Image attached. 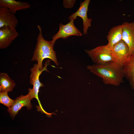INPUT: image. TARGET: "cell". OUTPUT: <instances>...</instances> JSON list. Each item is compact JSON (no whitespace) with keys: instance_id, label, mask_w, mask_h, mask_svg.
<instances>
[{"instance_id":"obj_1","label":"cell","mask_w":134,"mask_h":134,"mask_svg":"<svg viewBox=\"0 0 134 134\" xmlns=\"http://www.w3.org/2000/svg\"><path fill=\"white\" fill-rule=\"evenodd\" d=\"M87 67L91 72L101 78L105 84L117 86L123 82V67L113 62L102 65L94 64Z\"/></svg>"},{"instance_id":"obj_2","label":"cell","mask_w":134,"mask_h":134,"mask_svg":"<svg viewBox=\"0 0 134 134\" xmlns=\"http://www.w3.org/2000/svg\"><path fill=\"white\" fill-rule=\"evenodd\" d=\"M37 28L39 32L31 61L37 62V65L40 70L43 69L42 62L43 60L46 58L51 60L56 65L58 66L59 64L51 41L45 39L43 36L41 27L38 25Z\"/></svg>"},{"instance_id":"obj_3","label":"cell","mask_w":134,"mask_h":134,"mask_svg":"<svg viewBox=\"0 0 134 134\" xmlns=\"http://www.w3.org/2000/svg\"><path fill=\"white\" fill-rule=\"evenodd\" d=\"M49 64V62L47 61L45 63L43 69L41 70L39 69L37 64H34L33 67L30 69L31 74L30 76V83L33 85V87L32 89H28L29 92L31 94L33 98H36L39 104V106L37 107L39 109H41L43 108L40 103L38 94L40 88L44 86L43 84L40 82L39 76L44 71L49 72L47 67Z\"/></svg>"},{"instance_id":"obj_4","label":"cell","mask_w":134,"mask_h":134,"mask_svg":"<svg viewBox=\"0 0 134 134\" xmlns=\"http://www.w3.org/2000/svg\"><path fill=\"white\" fill-rule=\"evenodd\" d=\"M84 51L95 64L102 65L113 62L111 50L106 45L99 46L91 50L85 49Z\"/></svg>"},{"instance_id":"obj_5","label":"cell","mask_w":134,"mask_h":134,"mask_svg":"<svg viewBox=\"0 0 134 134\" xmlns=\"http://www.w3.org/2000/svg\"><path fill=\"white\" fill-rule=\"evenodd\" d=\"M111 53L113 62L123 67L130 55L128 45L122 40L114 46Z\"/></svg>"},{"instance_id":"obj_6","label":"cell","mask_w":134,"mask_h":134,"mask_svg":"<svg viewBox=\"0 0 134 134\" xmlns=\"http://www.w3.org/2000/svg\"><path fill=\"white\" fill-rule=\"evenodd\" d=\"M74 22V20H72L65 25L61 23L59 24L58 32L52 37L51 42L54 46L56 41L58 39H65L72 35L80 36L82 35L81 31L75 26Z\"/></svg>"},{"instance_id":"obj_7","label":"cell","mask_w":134,"mask_h":134,"mask_svg":"<svg viewBox=\"0 0 134 134\" xmlns=\"http://www.w3.org/2000/svg\"><path fill=\"white\" fill-rule=\"evenodd\" d=\"M90 1V0H85L81 1L78 9L76 12L70 15L68 18L69 21L77 19L78 16L82 18L83 20L84 35L87 34L88 30L91 26L92 19H89L87 16L88 7Z\"/></svg>"},{"instance_id":"obj_8","label":"cell","mask_w":134,"mask_h":134,"mask_svg":"<svg viewBox=\"0 0 134 134\" xmlns=\"http://www.w3.org/2000/svg\"><path fill=\"white\" fill-rule=\"evenodd\" d=\"M33 98L32 95L29 92L27 95H22L17 97L11 106L8 108V112L11 117L14 118L22 107L25 106L28 109H31L32 105L31 101Z\"/></svg>"},{"instance_id":"obj_9","label":"cell","mask_w":134,"mask_h":134,"mask_svg":"<svg viewBox=\"0 0 134 134\" xmlns=\"http://www.w3.org/2000/svg\"><path fill=\"white\" fill-rule=\"evenodd\" d=\"M18 23V20L15 14L9 9L0 7V28L9 27L13 29H16Z\"/></svg>"},{"instance_id":"obj_10","label":"cell","mask_w":134,"mask_h":134,"mask_svg":"<svg viewBox=\"0 0 134 134\" xmlns=\"http://www.w3.org/2000/svg\"><path fill=\"white\" fill-rule=\"evenodd\" d=\"M122 25V40L128 45L131 54L134 53V21L131 23L125 22Z\"/></svg>"},{"instance_id":"obj_11","label":"cell","mask_w":134,"mask_h":134,"mask_svg":"<svg viewBox=\"0 0 134 134\" xmlns=\"http://www.w3.org/2000/svg\"><path fill=\"white\" fill-rule=\"evenodd\" d=\"M16 29L9 27L0 28V49L6 48L19 35Z\"/></svg>"},{"instance_id":"obj_12","label":"cell","mask_w":134,"mask_h":134,"mask_svg":"<svg viewBox=\"0 0 134 134\" xmlns=\"http://www.w3.org/2000/svg\"><path fill=\"white\" fill-rule=\"evenodd\" d=\"M122 24L114 27L110 29L107 36L108 43L106 45L109 49L111 50L116 44L122 40Z\"/></svg>"},{"instance_id":"obj_13","label":"cell","mask_w":134,"mask_h":134,"mask_svg":"<svg viewBox=\"0 0 134 134\" xmlns=\"http://www.w3.org/2000/svg\"><path fill=\"white\" fill-rule=\"evenodd\" d=\"M123 68L124 77L134 90V53L130 54Z\"/></svg>"},{"instance_id":"obj_14","label":"cell","mask_w":134,"mask_h":134,"mask_svg":"<svg viewBox=\"0 0 134 134\" xmlns=\"http://www.w3.org/2000/svg\"><path fill=\"white\" fill-rule=\"evenodd\" d=\"M1 7L9 9L15 14L17 11L29 8L31 6L27 2L15 0H0V7Z\"/></svg>"},{"instance_id":"obj_15","label":"cell","mask_w":134,"mask_h":134,"mask_svg":"<svg viewBox=\"0 0 134 134\" xmlns=\"http://www.w3.org/2000/svg\"><path fill=\"white\" fill-rule=\"evenodd\" d=\"M15 85L14 81L8 76L7 73H0V92H8L11 91Z\"/></svg>"},{"instance_id":"obj_16","label":"cell","mask_w":134,"mask_h":134,"mask_svg":"<svg viewBox=\"0 0 134 134\" xmlns=\"http://www.w3.org/2000/svg\"><path fill=\"white\" fill-rule=\"evenodd\" d=\"M7 93L6 92H0V102L9 108L12 105L15 100L10 98Z\"/></svg>"},{"instance_id":"obj_17","label":"cell","mask_w":134,"mask_h":134,"mask_svg":"<svg viewBox=\"0 0 134 134\" xmlns=\"http://www.w3.org/2000/svg\"><path fill=\"white\" fill-rule=\"evenodd\" d=\"M76 0H64L63 4L65 8H70L73 7Z\"/></svg>"}]
</instances>
